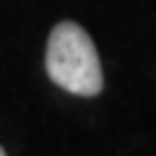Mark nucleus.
<instances>
[{
  "label": "nucleus",
  "instance_id": "1",
  "mask_svg": "<svg viewBox=\"0 0 156 156\" xmlns=\"http://www.w3.org/2000/svg\"><path fill=\"white\" fill-rule=\"evenodd\" d=\"M47 76L52 83L76 96H96L104 89L101 60L94 39L81 23L60 21L50 31L44 52Z\"/></svg>",
  "mask_w": 156,
  "mask_h": 156
},
{
  "label": "nucleus",
  "instance_id": "2",
  "mask_svg": "<svg viewBox=\"0 0 156 156\" xmlns=\"http://www.w3.org/2000/svg\"><path fill=\"white\" fill-rule=\"evenodd\" d=\"M0 156H8V154H5V148H3V146H0Z\"/></svg>",
  "mask_w": 156,
  "mask_h": 156
}]
</instances>
